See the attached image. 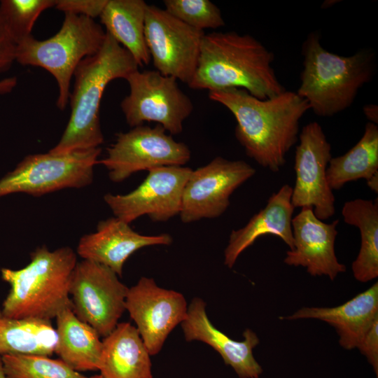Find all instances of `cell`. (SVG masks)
Returning a JSON list of instances; mask_svg holds the SVG:
<instances>
[{"label":"cell","instance_id":"cb8c5ba5","mask_svg":"<svg viewBox=\"0 0 378 378\" xmlns=\"http://www.w3.org/2000/svg\"><path fill=\"white\" fill-rule=\"evenodd\" d=\"M342 214L346 223L360 232V248L351 264L354 278L368 282L378 276V201L356 199L344 203Z\"/></svg>","mask_w":378,"mask_h":378},{"label":"cell","instance_id":"3957f363","mask_svg":"<svg viewBox=\"0 0 378 378\" xmlns=\"http://www.w3.org/2000/svg\"><path fill=\"white\" fill-rule=\"evenodd\" d=\"M139 69L132 55L106 32L101 49L85 57L74 73L69 99L71 113L59 142L49 152L62 155L99 148L104 142L99 109L107 85Z\"/></svg>","mask_w":378,"mask_h":378},{"label":"cell","instance_id":"9a60e30c","mask_svg":"<svg viewBox=\"0 0 378 378\" xmlns=\"http://www.w3.org/2000/svg\"><path fill=\"white\" fill-rule=\"evenodd\" d=\"M183 295L160 287L153 279L142 276L128 288L125 309L150 356L158 354L169 333L187 315Z\"/></svg>","mask_w":378,"mask_h":378},{"label":"cell","instance_id":"9c48e42d","mask_svg":"<svg viewBox=\"0 0 378 378\" xmlns=\"http://www.w3.org/2000/svg\"><path fill=\"white\" fill-rule=\"evenodd\" d=\"M116 136L115 143L107 148L106 156L98 161L114 183L122 182L142 170L183 166L190 159L188 146L176 141L158 124L153 127L139 125Z\"/></svg>","mask_w":378,"mask_h":378},{"label":"cell","instance_id":"1f68e13d","mask_svg":"<svg viewBox=\"0 0 378 378\" xmlns=\"http://www.w3.org/2000/svg\"><path fill=\"white\" fill-rule=\"evenodd\" d=\"M15 47L0 22V74L8 70L15 61Z\"/></svg>","mask_w":378,"mask_h":378},{"label":"cell","instance_id":"7402d4cb","mask_svg":"<svg viewBox=\"0 0 378 378\" xmlns=\"http://www.w3.org/2000/svg\"><path fill=\"white\" fill-rule=\"evenodd\" d=\"M55 319V353L59 359L79 372L98 370L103 348L98 332L76 316L72 304L62 310Z\"/></svg>","mask_w":378,"mask_h":378},{"label":"cell","instance_id":"ffe728a7","mask_svg":"<svg viewBox=\"0 0 378 378\" xmlns=\"http://www.w3.org/2000/svg\"><path fill=\"white\" fill-rule=\"evenodd\" d=\"M292 192L293 188L284 185L244 227L232 231L224 251V264L228 268H232L240 254L262 235H276L290 250L293 248L292 219L295 207L291 202Z\"/></svg>","mask_w":378,"mask_h":378},{"label":"cell","instance_id":"52a82bcc","mask_svg":"<svg viewBox=\"0 0 378 378\" xmlns=\"http://www.w3.org/2000/svg\"><path fill=\"white\" fill-rule=\"evenodd\" d=\"M101 152L99 147L62 155H28L0 179V197L19 192L38 197L88 186L92 183Z\"/></svg>","mask_w":378,"mask_h":378},{"label":"cell","instance_id":"d590c367","mask_svg":"<svg viewBox=\"0 0 378 378\" xmlns=\"http://www.w3.org/2000/svg\"><path fill=\"white\" fill-rule=\"evenodd\" d=\"M90 378H104V377L99 374H96L92 377H90Z\"/></svg>","mask_w":378,"mask_h":378},{"label":"cell","instance_id":"7c38bea8","mask_svg":"<svg viewBox=\"0 0 378 378\" xmlns=\"http://www.w3.org/2000/svg\"><path fill=\"white\" fill-rule=\"evenodd\" d=\"M255 174L248 163L222 157L192 170L182 195V222L219 217L229 206L232 192Z\"/></svg>","mask_w":378,"mask_h":378},{"label":"cell","instance_id":"4dcf8cb0","mask_svg":"<svg viewBox=\"0 0 378 378\" xmlns=\"http://www.w3.org/2000/svg\"><path fill=\"white\" fill-rule=\"evenodd\" d=\"M358 349L365 356L378 377V318L365 335Z\"/></svg>","mask_w":378,"mask_h":378},{"label":"cell","instance_id":"d4e9b609","mask_svg":"<svg viewBox=\"0 0 378 378\" xmlns=\"http://www.w3.org/2000/svg\"><path fill=\"white\" fill-rule=\"evenodd\" d=\"M57 332L50 321L4 316L0 310V356H50L55 353Z\"/></svg>","mask_w":378,"mask_h":378},{"label":"cell","instance_id":"ac0fdd59","mask_svg":"<svg viewBox=\"0 0 378 378\" xmlns=\"http://www.w3.org/2000/svg\"><path fill=\"white\" fill-rule=\"evenodd\" d=\"M172 242V237L168 234H141L130 224L111 217L99 221L94 232L80 239L76 253L83 260L105 265L121 276L125 261L134 252L146 246Z\"/></svg>","mask_w":378,"mask_h":378},{"label":"cell","instance_id":"6da1fadb","mask_svg":"<svg viewBox=\"0 0 378 378\" xmlns=\"http://www.w3.org/2000/svg\"><path fill=\"white\" fill-rule=\"evenodd\" d=\"M209 98L232 113L236 139L246 155L272 172L284 166L288 152L298 142L300 120L310 110L304 99L287 90L260 99L232 88L209 91Z\"/></svg>","mask_w":378,"mask_h":378},{"label":"cell","instance_id":"5b68a950","mask_svg":"<svg viewBox=\"0 0 378 378\" xmlns=\"http://www.w3.org/2000/svg\"><path fill=\"white\" fill-rule=\"evenodd\" d=\"M317 32L302 43L303 69L296 92L318 116L330 117L347 109L375 70V55L361 50L350 56L328 51Z\"/></svg>","mask_w":378,"mask_h":378},{"label":"cell","instance_id":"8d00e7d4","mask_svg":"<svg viewBox=\"0 0 378 378\" xmlns=\"http://www.w3.org/2000/svg\"><path fill=\"white\" fill-rule=\"evenodd\" d=\"M377 378H378V377H377Z\"/></svg>","mask_w":378,"mask_h":378},{"label":"cell","instance_id":"7a4b0ae2","mask_svg":"<svg viewBox=\"0 0 378 378\" xmlns=\"http://www.w3.org/2000/svg\"><path fill=\"white\" fill-rule=\"evenodd\" d=\"M272 52L248 34L236 31L204 34L197 66L188 85L209 91L240 88L267 99L286 90L272 64Z\"/></svg>","mask_w":378,"mask_h":378},{"label":"cell","instance_id":"8fae6325","mask_svg":"<svg viewBox=\"0 0 378 378\" xmlns=\"http://www.w3.org/2000/svg\"><path fill=\"white\" fill-rule=\"evenodd\" d=\"M204 31L183 23L154 5H148L144 35L155 70L188 85L195 73Z\"/></svg>","mask_w":378,"mask_h":378},{"label":"cell","instance_id":"4316f807","mask_svg":"<svg viewBox=\"0 0 378 378\" xmlns=\"http://www.w3.org/2000/svg\"><path fill=\"white\" fill-rule=\"evenodd\" d=\"M7 378H90L64 361L46 356L6 355L1 356Z\"/></svg>","mask_w":378,"mask_h":378},{"label":"cell","instance_id":"e575fe53","mask_svg":"<svg viewBox=\"0 0 378 378\" xmlns=\"http://www.w3.org/2000/svg\"><path fill=\"white\" fill-rule=\"evenodd\" d=\"M0 378H7L3 366L1 357L0 356Z\"/></svg>","mask_w":378,"mask_h":378},{"label":"cell","instance_id":"83f0119b","mask_svg":"<svg viewBox=\"0 0 378 378\" xmlns=\"http://www.w3.org/2000/svg\"><path fill=\"white\" fill-rule=\"evenodd\" d=\"M55 0H2L0 22L15 45L31 35L41 13L55 7Z\"/></svg>","mask_w":378,"mask_h":378},{"label":"cell","instance_id":"d6986e66","mask_svg":"<svg viewBox=\"0 0 378 378\" xmlns=\"http://www.w3.org/2000/svg\"><path fill=\"white\" fill-rule=\"evenodd\" d=\"M281 320L316 319L334 327L340 345L358 349L365 335L378 318V283L341 305L332 307H303Z\"/></svg>","mask_w":378,"mask_h":378},{"label":"cell","instance_id":"484cf974","mask_svg":"<svg viewBox=\"0 0 378 378\" xmlns=\"http://www.w3.org/2000/svg\"><path fill=\"white\" fill-rule=\"evenodd\" d=\"M326 178L333 190L341 189L346 183L358 179L367 183L378 178V127L368 122L360 139L342 155L332 158Z\"/></svg>","mask_w":378,"mask_h":378},{"label":"cell","instance_id":"5bb4252c","mask_svg":"<svg viewBox=\"0 0 378 378\" xmlns=\"http://www.w3.org/2000/svg\"><path fill=\"white\" fill-rule=\"evenodd\" d=\"M298 139L294 164L296 178L291 202L295 208L312 207L318 219L327 220L335 212V198L326 178L332 158L330 144L316 122L304 125Z\"/></svg>","mask_w":378,"mask_h":378},{"label":"cell","instance_id":"e0dca14e","mask_svg":"<svg viewBox=\"0 0 378 378\" xmlns=\"http://www.w3.org/2000/svg\"><path fill=\"white\" fill-rule=\"evenodd\" d=\"M180 325L187 342L200 341L209 345L239 378H259L262 374L263 369L253 353L260 343L257 334L246 328L243 332V340L230 338L210 321L206 303L202 298L195 297L192 300L187 315Z\"/></svg>","mask_w":378,"mask_h":378},{"label":"cell","instance_id":"ba28073f","mask_svg":"<svg viewBox=\"0 0 378 378\" xmlns=\"http://www.w3.org/2000/svg\"><path fill=\"white\" fill-rule=\"evenodd\" d=\"M125 80L130 93L121 102L120 108L130 127L154 122L171 134L182 132L183 122L194 107L175 78L162 75L155 69H137Z\"/></svg>","mask_w":378,"mask_h":378},{"label":"cell","instance_id":"d6a6232c","mask_svg":"<svg viewBox=\"0 0 378 378\" xmlns=\"http://www.w3.org/2000/svg\"><path fill=\"white\" fill-rule=\"evenodd\" d=\"M18 83L15 76L8 77L0 80V94L10 93L15 88Z\"/></svg>","mask_w":378,"mask_h":378},{"label":"cell","instance_id":"2e32d148","mask_svg":"<svg viewBox=\"0 0 378 378\" xmlns=\"http://www.w3.org/2000/svg\"><path fill=\"white\" fill-rule=\"evenodd\" d=\"M339 220L326 223L314 214L312 207H302L292 219L293 248L286 252L284 262L303 267L312 276H326L335 280L346 271L335 251Z\"/></svg>","mask_w":378,"mask_h":378},{"label":"cell","instance_id":"277c9868","mask_svg":"<svg viewBox=\"0 0 378 378\" xmlns=\"http://www.w3.org/2000/svg\"><path fill=\"white\" fill-rule=\"evenodd\" d=\"M77 262L76 252L69 246L50 251L43 246L31 253L25 267L2 268L1 278L10 288L1 313L9 318L51 321L72 304L70 287Z\"/></svg>","mask_w":378,"mask_h":378},{"label":"cell","instance_id":"f546056e","mask_svg":"<svg viewBox=\"0 0 378 378\" xmlns=\"http://www.w3.org/2000/svg\"><path fill=\"white\" fill-rule=\"evenodd\" d=\"M108 0H57L55 7L64 13H71L90 18L99 17Z\"/></svg>","mask_w":378,"mask_h":378},{"label":"cell","instance_id":"44dd1931","mask_svg":"<svg viewBox=\"0 0 378 378\" xmlns=\"http://www.w3.org/2000/svg\"><path fill=\"white\" fill-rule=\"evenodd\" d=\"M102 344L98 370L104 378H153L150 355L130 323H118Z\"/></svg>","mask_w":378,"mask_h":378},{"label":"cell","instance_id":"f1b7e54d","mask_svg":"<svg viewBox=\"0 0 378 378\" xmlns=\"http://www.w3.org/2000/svg\"><path fill=\"white\" fill-rule=\"evenodd\" d=\"M164 10L198 30L225 26L220 9L209 0H164Z\"/></svg>","mask_w":378,"mask_h":378},{"label":"cell","instance_id":"603a6c76","mask_svg":"<svg viewBox=\"0 0 378 378\" xmlns=\"http://www.w3.org/2000/svg\"><path fill=\"white\" fill-rule=\"evenodd\" d=\"M148 5L143 0H108L99 15L106 32L132 55L139 66L151 60L144 35Z\"/></svg>","mask_w":378,"mask_h":378},{"label":"cell","instance_id":"4fadbf2b","mask_svg":"<svg viewBox=\"0 0 378 378\" xmlns=\"http://www.w3.org/2000/svg\"><path fill=\"white\" fill-rule=\"evenodd\" d=\"M191 172L183 166L155 168L132 192L107 193L104 200L115 217L128 224L143 215L154 222H164L179 214L183 188Z\"/></svg>","mask_w":378,"mask_h":378},{"label":"cell","instance_id":"8992f818","mask_svg":"<svg viewBox=\"0 0 378 378\" xmlns=\"http://www.w3.org/2000/svg\"><path fill=\"white\" fill-rule=\"evenodd\" d=\"M105 38L106 31L93 19L64 13L62 27L54 36L40 41L31 35L18 43L15 47V61L50 72L57 83V106L64 110L76 67L85 57L101 49Z\"/></svg>","mask_w":378,"mask_h":378},{"label":"cell","instance_id":"30bf717a","mask_svg":"<svg viewBox=\"0 0 378 378\" xmlns=\"http://www.w3.org/2000/svg\"><path fill=\"white\" fill-rule=\"evenodd\" d=\"M128 288L108 267L83 260L77 262L71 279L73 312L105 337L115 328L126 310Z\"/></svg>","mask_w":378,"mask_h":378},{"label":"cell","instance_id":"836d02e7","mask_svg":"<svg viewBox=\"0 0 378 378\" xmlns=\"http://www.w3.org/2000/svg\"><path fill=\"white\" fill-rule=\"evenodd\" d=\"M363 112L369 122L377 125L378 122V108L377 106L373 104H366L363 107Z\"/></svg>","mask_w":378,"mask_h":378}]
</instances>
